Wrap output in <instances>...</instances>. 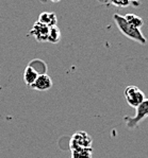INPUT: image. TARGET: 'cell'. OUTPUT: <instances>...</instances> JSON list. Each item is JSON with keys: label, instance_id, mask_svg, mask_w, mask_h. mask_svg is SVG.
Wrapping results in <instances>:
<instances>
[{"label": "cell", "instance_id": "1", "mask_svg": "<svg viewBox=\"0 0 148 158\" xmlns=\"http://www.w3.org/2000/svg\"><path fill=\"white\" fill-rule=\"evenodd\" d=\"M113 19H114V21H115L116 26H117L118 29L120 30V32L125 36H127L128 38L134 40V42L142 44V45H145V44L147 43L146 38L143 35V33L141 32L140 29L131 26L130 23L124 18V16L120 15V14H114Z\"/></svg>", "mask_w": 148, "mask_h": 158}, {"label": "cell", "instance_id": "2", "mask_svg": "<svg viewBox=\"0 0 148 158\" xmlns=\"http://www.w3.org/2000/svg\"><path fill=\"white\" fill-rule=\"evenodd\" d=\"M124 96H125L127 103L133 108L137 107L145 99L144 92L134 85H130V86L126 87L125 91H124Z\"/></svg>", "mask_w": 148, "mask_h": 158}, {"label": "cell", "instance_id": "3", "mask_svg": "<svg viewBox=\"0 0 148 158\" xmlns=\"http://www.w3.org/2000/svg\"><path fill=\"white\" fill-rule=\"evenodd\" d=\"M135 109H137V114H135L134 117L126 116L124 118L126 122H127V127L129 128L135 127L141 121L145 120L148 117V99H144V101L137 107H135Z\"/></svg>", "mask_w": 148, "mask_h": 158}, {"label": "cell", "instance_id": "4", "mask_svg": "<svg viewBox=\"0 0 148 158\" xmlns=\"http://www.w3.org/2000/svg\"><path fill=\"white\" fill-rule=\"evenodd\" d=\"M70 150L75 148H92V138L85 132H77L72 136L69 142Z\"/></svg>", "mask_w": 148, "mask_h": 158}, {"label": "cell", "instance_id": "5", "mask_svg": "<svg viewBox=\"0 0 148 158\" xmlns=\"http://www.w3.org/2000/svg\"><path fill=\"white\" fill-rule=\"evenodd\" d=\"M48 33H49V27H47L44 23L36 21L31 29V34L34 36V38L37 42H47Z\"/></svg>", "mask_w": 148, "mask_h": 158}, {"label": "cell", "instance_id": "6", "mask_svg": "<svg viewBox=\"0 0 148 158\" xmlns=\"http://www.w3.org/2000/svg\"><path fill=\"white\" fill-rule=\"evenodd\" d=\"M51 86H52V80L50 79L49 75H47L45 73L38 75L34 83L31 85V87H32L33 89L38 90V91L48 90V89L51 88Z\"/></svg>", "mask_w": 148, "mask_h": 158}, {"label": "cell", "instance_id": "7", "mask_svg": "<svg viewBox=\"0 0 148 158\" xmlns=\"http://www.w3.org/2000/svg\"><path fill=\"white\" fill-rule=\"evenodd\" d=\"M40 75V72L35 69L32 65H29L26 67L25 72H24V80H25V83L28 86H31L35 82V80L37 79V77Z\"/></svg>", "mask_w": 148, "mask_h": 158}, {"label": "cell", "instance_id": "8", "mask_svg": "<svg viewBox=\"0 0 148 158\" xmlns=\"http://www.w3.org/2000/svg\"><path fill=\"white\" fill-rule=\"evenodd\" d=\"M38 21L50 28V27L57 26L58 18H57V15H55L54 13H49V12H43V13L40 14V17H38Z\"/></svg>", "mask_w": 148, "mask_h": 158}, {"label": "cell", "instance_id": "9", "mask_svg": "<svg viewBox=\"0 0 148 158\" xmlns=\"http://www.w3.org/2000/svg\"><path fill=\"white\" fill-rule=\"evenodd\" d=\"M92 148H75L72 149V158H92Z\"/></svg>", "mask_w": 148, "mask_h": 158}, {"label": "cell", "instance_id": "10", "mask_svg": "<svg viewBox=\"0 0 148 158\" xmlns=\"http://www.w3.org/2000/svg\"><path fill=\"white\" fill-rule=\"evenodd\" d=\"M60 38H61V32H60V29L57 26H53L49 28V33H48V38L47 42L51 44H58L60 42Z\"/></svg>", "mask_w": 148, "mask_h": 158}, {"label": "cell", "instance_id": "11", "mask_svg": "<svg viewBox=\"0 0 148 158\" xmlns=\"http://www.w3.org/2000/svg\"><path fill=\"white\" fill-rule=\"evenodd\" d=\"M124 18H125L131 26L135 27V28H137V29H141L143 27V25H144L143 19L141 18L140 16L135 15V14H127L126 16H124Z\"/></svg>", "mask_w": 148, "mask_h": 158}, {"label": "cell", "instance_id": "12", "mask_svg": "<svg viewBox=\"0 0 148 158\" xmlns=\"http://www.w3.org/2000/svg\"><path fill=\"white\" fill-rule=\"evenodd\" d=\"M133 2V0H110V3L120 8H127Z\"/></svg>", "mask_w": 148, "mask_h": 158}, {"label": "cell", "instance_id": "13", "mask_svg": "<svg viewBox=\"0 0 148 158\" xmlns=\"http://www.w3.org/2000/svg\"><path fill=\"white\" fill-rule=\"evenodd\" d=\"M50 1H52V2H58V1H60V0H50Z\"/></svg>", "mask_w": 148, "mask_h": 158}]
</instances>
